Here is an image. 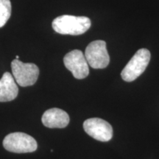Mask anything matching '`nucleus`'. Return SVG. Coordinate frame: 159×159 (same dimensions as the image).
<instances>
[{
  "mask_svg": "<svg viewBox=\"0 0 159 159\" xmlns=\"http://www.w3.org/2000/svg\"><path fill=\"white\" fill-rule=\"evenodd\" d=\"M13 76L20 86L34 85L39 76V69L34 63H26L15 59L11 63Z\"/></svg>",
  "mask_w": 159,
  "mask_h": 159,
  "instance_id": "obj_4",
  "label": "nucleus"
},
{
  "mask_svg": "<svg viewBox=\"0 0 159 159\" xmlns=\"http://www.w3.org/2000/svg\"><path fill=\"white\" fill-rule=\"evenodd\" d=\"M85 57L89 65L93 69L106 68L110 62L106 43L102 40L92 41L86 47Z\"/></svg>",
  "mask_w": 159,
  "mask_h": 159,
  "instance_id": "obj_5",
  "label": "nucleus"
},
{
  "mask_svg": "<svg viewBox=\"0 0 159 159\" xmlns=\"http://www.w3.org/2000/svg\"><path fill=\"white\" fill-rule=\"evenodd\" d=\"M63 63L76 79H84L89 74V63L80 50L75 49L67 53L63 57Z\"/></svg>",
  "mask_w": 159,
  "mask_h": 159,
  "instance_id": "obj_6",
  "label": "nucleus"
},
{
  "mask_svg": "<svg viewBox=\"0 0 159 159\" xmlns=\"http://www.w3.org/2000/svg\"><path fill=\"white\" fill-rule=\"evenodd\" d=\"M19 55H16V59H19Z\"/></svg>",
  "mask_w": 159,
  "mask_h": 159,
  "instance_id": "obj_11",
  "label": "nucleus"
},
{
  "mask_svg": "<svg viewBox=\"0 0 159 159\" xmlns=\"http://www.w3.org/2000/svg\"><path fill=\"white\" fill-rule=\"evenodd\" d=\"M87 134L99 142H108L113 137V128L108 122L99 118H91L83 123Z\"/></svg>",
  "mask_w": 159,
  "mask_h": 159,
  "instance_id": "obj_7",
  "label": "nucleus"
},
{
  "mask_svg": "<svg viewBox=\"0 0 159 159\" xmlns=\"http://www.w3.org/2000/svg\"><path fill=\"white\" fill-rule=\"evenodd\" d=\"M43 125L49 128H64L69 122V116L60 108H53L46 111L41 118Z\"/></svg>",
  "mask_w": 159,
  "mask_h": 159,
  "instance_id": "obj_8",
  "label": "nucleus"
},
{
  "mask_svg": "<svg viewBox=\"0 0 159 159\" xmlns=\"http://www.w3.org/2000/svg\"><path fill=\"white\" fill-rule=\"evenodd\" d=\"M11 15V3L10 0H0V28L5 25Z\"/></svg>",
  "mask_w": 159,
  "mask_h": 159,
  "instance_id": "obj_10",
  "label": "nucleus"
},
{
  "mask_svg": "<svg viewBox=\"0 0 159 159\" xmlns=\"http://www.w3.org/2000/svg\"><path fill=\"white\" fill-rule=\"evenodd\" d=\"M150 52L147 49H140L125 66L121 73L122 78L126 82H132L140 76L148 67L150 61Z\"/></svg>",
  "mask_w": 159,
  "mask_h": 159,
  "instance_id": "obj_2",
  "label": "nucleus"
},
{
  "mask_svg": "<svg viewBox=\"0 0 159 159\" xmlns=\"http://www.w3.org/2000/svg\"><path fill=\"white\" fill-rule=\"evenodd\" d=\"M19 88L10 72H5L0 80V102H9L16 99Z\"/></svg>",
  "mask_w": 159,
  "mask_h": 159,
  "instance_id": "obj_9",
  "label": "nucleus"
},
{
  "mask_svg": "<svg viewBox=\"0 0 159 159\" xmlns=\"http://www.w3.org/2000/svg\"><path fill=\"white\" fill-rule=\"evenodd\" d=\"M91 20L85 16L63 15L55 18L52 26L56 33L62 35H78L85 33L90 28Z\"/></svg>",
  "mask_w": 159,
  "mask_h": 159,
  "instance_id": "obj_1",
  "label": "nucleus"
},
{
  "mask_svg": "<svg viewBox=\"0 0 159 159\" xmlns=\"http://www.w3.org/2000/svg\"><path fill=\"white\" fill-rule=\"evenodd\" d=\"M3 147L6 150L15 153L33 152L37 150L38 144L35 139L25 133H12L5 136Z\"/></svg>",
  "mask_w": 159,
  "mask_h": 159,
  "instance_id": "obj_3",
  "label": "nucleus"
}]
</instances>
